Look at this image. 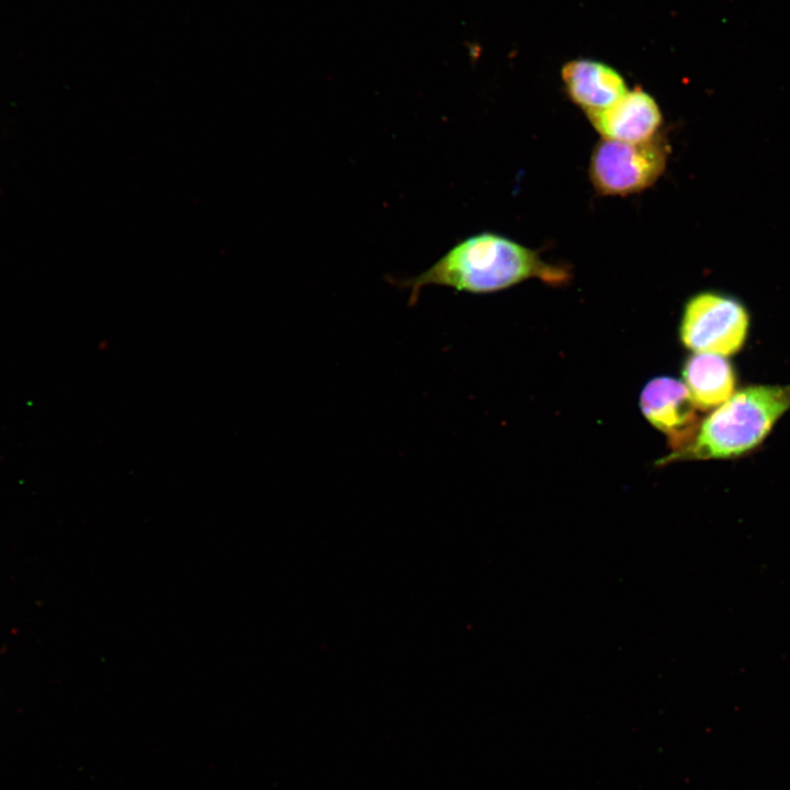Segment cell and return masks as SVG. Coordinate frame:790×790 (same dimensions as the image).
Listing matches in <instances>:
<instances>
[{
  "instance_id": "cell-7",
  "label": "cell",
  "mask_w": 790,
  "mask_h": 790,
  "mask_svg": "<svg viewBox=\"0 0 790 790\" xmlns=\"http://www.w3.org/2000/svg\"><path fill=\"white\" fill-rule=\"evenodd\" d=\"M562 80L569 99L585 113L603 110L628 92L623 77L616 69L591 59L565 64Z\"/></svg>"
},
{
  "instance_id": "cell-1",
  "label": "cell",
  "mask_w": 790,
  "mask_h": 790,
  "mask_svg": "<svg viewBox=\"0 0 790 790\" xmlns=\"http://www.w3.org/2000/svg\"><path fill=\"white\" fill-rule=\"evenodd\" d=\"M531 278L561 284L569 280L571 273L562 266L545 262L533 249L500 234L484 232L454 245L420 274L391 281L410 291L408 305L414 306L420 290L427 285H443L459 292L487 294Z\"/></svg>"
},
{
  "instance_id": "cell-4",
  "label": "cell",
  "mask_w": 790,
  "mask_h": 790,
  "mask_svg": "<svg viewBox=\"0 0 790 790\" xmlns=\"http://www.w3.org/2000/svg\"><path fill=\"white\" fill-rule=\"evenodd\" d=\"M748 327L744 306L718 292L693 295L684 309L680 339L696 353L730 356L743 346Z\"/></svg>"
},
{
  "instance_id": "cell-2",
  "label": "cell",
  "mask_w": 790,
  "mask_h": 790,
  "mask_svg": "<svg viewBox=\"0 0 790 790\" xmlns=\"http://www.w3.org/2000/svg\"><path fill=\"white\" fill-rule=\"evenodd\" d=\"M789 408L790 385L743 388L704 419L692 444L678 456L741 455L758 445Z\"/></svg>"
},
{
  "instance_id": "cell-8",
  "label": "cell",
  "mask_w": 790,
  "mask_h": 790,
  "mask_svg": "<svg viewBox=\"0 0 790 790\" xmlns=\"http://www.w3.org/2000/svg\"><path fill=\"white\" fill-rule=\"evenodd\" d=\"M682 377L696 407L703 410L722 405L735 387L731 364L713 353L692 354L684 365Z\"/></svg>"
},
{
  "instance_id": "cell-3",
  "label": "cell",
  "mask_w": 790,
  "mask_h": 790,
  "mask_svg": "<svg viewBox=\"0 0 790 790\" xmlns=\"http://www.w3.org/2000/svg\"><path fill=\"white\" fill-rule=\"evenodd\" d=\"M669 145L664 134L640 143L601 139L589 160V179L601 195L627 196L652 187L667 167Z\"/></svg>"
},
{
  "instance_id": "cell-6",
  "label": "cell",
  "mask_w": 790,
  "mask_h": 790,
  "mask_svg": "<svg viewBox=\"0 0 790 790\" xmlns=\"http://www.w3.org/2000/svg\"><path fill=\"white\" fill-rule=\"evenodd\" d=\"M594 128L603 139L640 143L658 134L663 115L655 99L635 88L612 105L586 113Z\"/></svg>"
},
{
  "instance_id": "cell-5",
  "label": "cell",
  "mask_w": 790,
  "mask_h": 790,
  "mask_svg": "<svg viewBox=\"0 0 790 790\" xmlns=\"http://www.w3.org/2000/svg\"><path fill=\"white\" fill-rule=\"evenodd\" d=\"M688 388L680 381L662 376L650 381L641 393V409L646 419L667 436L676 459L693 442L699 416Z\"/></svg>"
}]
</instances>
